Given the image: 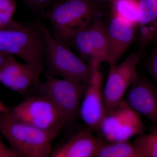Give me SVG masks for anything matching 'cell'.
<instances>
[{
	"label": "cell",
	"instance_id": "obj_29",
	"mask_svg": "<svg viewBox=\"0 0 157 157\" xmlns=\"http://www.w3.org/2000/svg\"><path fill=\"white\" fill-rule=\"evenodd\" d=\"M112 1H113V0H112Z\"/></svg>",
	"mask_w": 157,
	"mask_h": 157
},
{
	"label": "cell",
	"instance_id": "obj_23",
	"mask_svg": "<svg viewBox=\"0 0 157 157\" xmlns=\"http://www.w3.org/2000/svg\"><path fill=\"white\" fill-rule=\"evenodd\" d=\"M0 157H21L10 147L7 146L0 138Z\"/></svg>",
	"mask_w": 157,
	"mask_h": 157
},
{
	"label": "cell",
	"instance_id": "obj_11",
	"mask_svg": "<svg viewBox=\"0 0 157 157\" xmlns=\"http://www.w3.org/2000/svg\"><path fill=\"white\" fill-rule=\"evenodd\" d=\"M127 105L140 115L157 124V89L149 82L137 76L126 93Z\"/></svg>",
	"mask_w": 157,
	"mask_h": 157
},
{
	"label": "cell",
	"instance_id": "obj_16",
	"mask_svg": "<svg viewBox=\"0 0 157 157\" xmlns=\"http://www.w3.org/2000/svg\"><path fill=\"white\" fill-rule=\"evenodd\" d=\"M112 14L121 17L135 27L138 24V0H113Z\"/></svg>",
	"mask_w": 157,
	"mask_h": 157
},
{
	"label": "cell",
	"instance_id": "obj_12",
	"mask_svg": "<svg viewBox=\"0 0 157 157\" xmlns=\"http://www.w3.org/2000/svg\"><path fill=\"white\" fill-rule=\"evenodd\" d=\"M109 68L117 65L135 37V26L121 17L112 14L106 25Z\"/></svg>",
	"mask_w": 157,
	"mask_h": 157
},
{
	"label": "cell",
	"instance_id": "obj_1",
	"mask_svg": "<svg viewBox=\"0 0 157 157\" xmlns=\"http://www.w3.org/2000/svg\"><path fill=\"white\" fill-rule=\"evenodd\" d=\"M0 133L21 157H50L57 136L18 120L10 111L0 113Z\"/></svg>",
	"mask_w": 157,
	"mask_h": 157
},
{
	"label": "cell",
	"instance_id": "obj_24",
	"mask_svg": "<svg viewBox=\"0 0 157 157\" xmlns=\"http://www.w3.org/2000/svg\"><path fill=\"white\" fill-rule=\"evenodd\" d=\"M55 0H25L31 7L38 9H44Z\"/></svg>",
	"mask_w": 157,
	"mask_h": 157
},
{
	"label": "cell",
	"instance_id": "obj_22",
	"mask_svg": "<svg viewBox=\"0 0 157 157\" xmlns=\"http://www.w3.org/2000/svg\"><path fill=\"white\" fill-rule=\"evenodd\" d=\"M148 70L155 82L157 89V46L152 53L148 63Z\"/></svg>",
	"mask_w": 157,
	"mask_h": 157
},
{
	"label": "cell",
	"instance_id": "obj_4",
	"mask_svg": "<svg viewBox=\"0 0 157 157\" xmlns=\"http://www.w3.org/2000/svg\"><path fill=\"white\" fill-rule=\"evenodd\" d=\"M41 26L45 42L44 62L47 75L59 76L81 84L88 83L92 67L73 53L64 42L55 39L45 25Z\"/></svg>",
	"mask_w": 157,
	"mask_h": 157
},
{
	"label": "cell",
	"instance_id": "obj_10",
	"mask_svg": "<svg viewBox=\"0 0 157 157\" xmlns=\"http://www.w3.org/2000/svg\"><path fill=\"white\" fill-rule=\"evenodd\" d=\"M100 66L92 67V72L79 108L82 119L92 131L98 130L105 113L103 76Z\"/></svg>",
	"mask_w": 157,
	"mask_h": 157
},
{
	"label": "cell",
	"instance_id": "obj_28",
	"mask_svg": "<svg viewBox=\"0 0 157 157\" xmlns=\"http://www.w3.org/2000/svg\"><path fill=\"white\" fill-rule=\"evenodd\" d=\"M24 1H25V0H24Z\"/></svg>",
	"mask_w": 157,
	"mask_h": 157
},
{
	"label": "cell",
	"instance_id": "obj_13",
	"mask_svg": "<svg viewBox=\"0 0 157 157\" xmlns=\"http://www.w3.org/2000/svg\"><path fill=\"white\" fill-rule=\"evenodd\" d=\"M89 128L83 129L61 146L52 151L50 157H95L104 142Z\"/></svg>",
	"mask_w": 157,
	"mask_h": 157
},
{
	"label": "cell",
	"instance_id": "obj_21",
	"mask_svg": "<svg viewBox=\"0 0 157 157\" xmlns=\"http://www.w3.org/2000/svg\"><path fill=\"white\" fill-rule=\"evenodd\" d=\"M16 9L14 0H0V20L8 25L13 21V16Z\"/></svg>",
	"mask_w": 157,
	"mask_h": 157
},
{
	"label": "cell",
	"instance_id": "obj_7",
	"mask_svg": "<svg viewBox=\"0 0 157 157\" xmlns=\"http://www.w3.org/2000/svg\"><path fill=\"white\" fill-rule=\"evenodd\" d=\"M144 126L140 115L129 107L124 101L106 110L98 130L110 143L128 141L141 135Z\"/></svg>",
	"mask_w": 157,
	"mask_h": 157
},
{
	"label": "cell",
	"instance_id": "obj_15",
	"mask_svg": "<svg viewBox=\"0 0 157 157\" xmlns=\"http://www.w3.org/2000/svg\"><path fill=\"white\" fill-rule=\"evenodd\" d=\"M95 157H142L128 141L103 143Z\"/></svg>",
	"mask_w": 157,
	"mask_h": 157
},
{
	"label": "cell",
	"instance_id": "obj_25",
	"mask_svg": "<svg viewBox=\"0 0 157 157\" xmlns=\"http://www.w3.org/2000/svg\"><path fill=\"white\" fill-rule=\"evenodd\" d=\"M10 110H11L0 100V113L8 112Z\"/></svg>",
	"mask_w": 157,
	"mask_h": 157
},
{
	"label": "cell",
	"instance_id": "obj_27",
	"mask_svg": "<svg viewBox=\"0 0 157 157\" xmlns=\"http://www.w3.org/2000/svg\"><path fill=\"white\" fill-rule=\"evenodd\" d=\"M89 1H93V2H97V1H109V0H89ZM112 1V0H111Z\"/></svg>",
	"mask_w": 157,
	"mask_h": 157
},
{
	"label": "cell",
	"instance_id": "obj_2",
	"mask_svg": "<svg viewBox=\"0 0 157 157\" xmlns=\"http://www.w3.org/2000/svg\"><path fill=\"white\" fill-rule=\"evenodd\" d=\"M45 49L41 24L36 28L13 21L0 29V52L18 57L27 64L44 67Z\"/></svg>",
	"mask_w": 157,
	"mask_h": 157
},
{
	"label": "cell",
	"instance_id": "obj_26",
	"mask_svg": "<svg viewBox=\"0 0 157 157\" xmlns=\"http://www.w3.org/2000/svg\"><path fill=\"white\" fill-rule=\"evenodd\" d=\"M10 56L9 55L0 52V66L2 65Z\"/></svg>",
	"mask_w": 157,
	"mask_h": 157
},
{
	"label": "cell",
	"instance_id": "obj_17",
	"mask_svg": "<svg viewBox=\"0 0 157 157\" xmlns=\"http://www.w3.org/2000/svg\"><path fill=\"white\" fill-rule=\"evenodd\" d=\"M27 64L20 63L10 56L0 66V83L9 88L15 78L26 67Z\"/></svg>",
	"mask_w": 157,
	"mask_h": 157
},
{
	"label": "cell",
	"instance_id": "obj_9",
	"mask_svg": "<svg viewBox=\"0 0 157 157\" xmlns=\"http://www.w3.org/2000/svg\"><path fill=\"white\" fill-rule=\"evenodd\" d=\"M139 59V54L133 52L119 65L109 68L103 90L106 111L124 101L127 91L137 77V67Z\"/></svg>",
	"mask_w": 157,
	"mask_h": 157
},
{
	"label": "cell",
	"instance_id": "obj_8",
	"mask_svg": "<svg viewBox=\"0 0 157 157\" xmlns=\"http://www.w3.org/2000/svg\"><path fill=\"white\" fill-rule=\"evenodd\" d=\"M68 45L92 67L109 62L107 27L101 20H93L88 26L72 38Z\"/></svg>",
	"mask_w": 157,
	"mask_h": 157
},
{
	"label": "cell",
	"instance_id": "obj_14",
	"mask_svg": "<svg viewBox=\"0 0 157 157\" xmlns=\"http://www.w3.org/2000/svg\"><path fill=\"white\" fill-rule=\"evenodd\" d=\"M43 70L44 67L27 64L24 70L15 78L9 89L21 94H25L31 88L35 87L39 83Z\"/></svg>",
	"mask_w": 157,
	"mask_h": 157
},
{
	"label": "cell",
	"instance_id": "obj_20",
	"mask_svg": "<svg viewBox=\"0 0 157 157\" xmlns=\"http://www.w3.org/2000/svg\"><path fill=\"white\" fill-rule=\"evenodd\" d=\"M138 26L139 46L140 50H143L157 39V20Z\"/></svg>",
	"mask_w": 157,
	"mask_h": 157
},
{
	"label": "cell",
	"instance_id": "obj_30",
	"mask_svg": "<svg viewBox=\"0 0 157 157\" xmlns=\"http://www.w3.org/2000/svg\"><path fill=\"white\" fill-rule=\"evenodd\" d=\"M156 1H157V0H156Z\"/></svg>",
	"mask_w": 157,
	"mask_h": 157
},
{
	"label": "cell",
	"instance_id": "obj_3",
	"mask_svg": "<svg viewBox=\"0 0 157 157\" xmlns=\"http://www.w3.org/2000/svg\"><path fill=\"white\" fill-rule=\"evenodd\" d=\"M94 2L60 0L45 14L53 29L55 39L68 45L76 34L90 24L97 13Z\"/></svg>",
	"mask_w": 157,
	"mask_h": 157
},
{
	"label": "cell",
	"instance_id": "obj_18",
	"mask_svg": "<svg viewBox=\"0 0 157 157\" xmlns=\"http://www.w3.org/2000/svg\"><path fill=\"white\" fill-rule=\"evenodd\" d=\"M133 144L142 157H157V128L148 134L139 135Z\"/></svg>",
	"mask_w": 157,
	"mask_h": 157
},
{
	"label": "cell",
	"instance_id": "obj_6",
	"mask_svg": "<svg viewBox=\"0 0 157 157\" xmlns=\"http://www.w3.org/2000/svg\"><path fill=\"white\" fill-rule=\"evenodd\" d=\"M35 87L39 94L45 96L53 103L65 125L75 119L81 103L82 85L47 74L44 81L39 82Z\"/></svg>",
	"mask_w": 157,
	"mask_h": 157
},
{
	"label": "cell",
	"instance_id": "obj_5",
	"mask_svg": "<svg viewBox=\"0 0 157 157\" xmlns=\"http://www.w3.org/2000/svg\"><path fill=\"white\" fill-rule=\"evenodd\" d=\"M10 113L18 120L56 136L65 125L56 106L42 95L27 98Z\"/></svg>",
	"mask_w": 157,
	"mask_h": 157
},
{
	"label": "cell",
	"instance_id": "obj_19",
	"mask_svg": "<svg viewBox=\"0 0 157 157\" xmlns=\"http://www.w3.org/2000/svg\"><path fill=\"white\" fill-rule=\"evenodd\" d=\"M139 18L138 25L157 20V1L138 0Z\"/></svg>",
	"mask_w": 157,
	"mask_h": 157
}]
</instances>
